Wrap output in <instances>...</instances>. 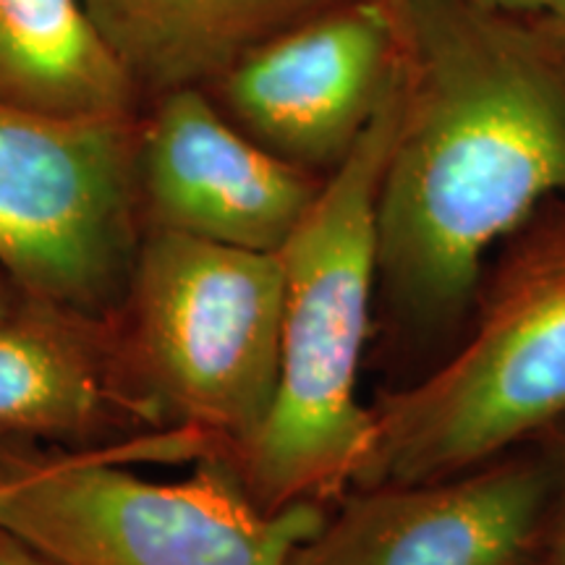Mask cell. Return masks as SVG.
Masks as SVG:
<instances>
[{
	"label": "cell",
	"instance_id": "cell-1",
	"mask_svg": "<svg viewBox=\"0 0 565 565\" xmlns=\"http://www.w3.org/2000/svg\"><path fill=\"white\" fill-rule=\"evenodd\" d=\"M398 118L377 196L366 366L414 383L469 322L492 252L565 194V51L536 17L391 0Z\"/></svg>",
	"mask_w": 565,
	"mask_h": 565
},
{
	"label": "cell",
	"instance_id": "cell-2",
	"mask_svg": "<svg viewBox=\"0 0 565 565\" xmlns=\"http://www.w3.org/2000/svg\"><path fill=\"white\" fill-rule=\"evenodd\" d=\"M398 118V71L349 158L278 252L286 278L280 372L259 433L223 458L263 511L333 505L364 461L372 408L359 401L377 273V196Z\"/></svg>",
	"mask_w": 565,
	"mask_h": 565
},
{
	"label": "cell",
	"instance_id": "cell-3",
	"mask_svg": "<svg viewBox=\"0 0 565 565\" xmlns=\"http://www.w3.org/2000/svg\"><path fill=\"white\" fill-rule=\"evenodd\" d=\"M223 458L192 427L0 454V532L58 565H288L330 505L263 511Z\"/></svg>",
	"mask_w": 565,
	"mask_h": 565
},
{
	"label": "cell",
	"instance_id": "cell-4",
	"mask_svg": "<svg viewBox=\"0 0 565 565\" xmlns=\"http://www.w3.org/2000/svg\"><path fill=\"white\" fill-rule=\"evenodd\" d=\"M370 408L351 487L461 475L565 419V194L492 252L448 356Z\"/></svg>",
	"mask_w": 565,
	"mask_h": 565
},
{
	"label": "cell",
	"instance_id": "cell-5",
	"mask_svg": "<svg viewBox=\"0 0 565 565\" xmlns=\"http://www.w3.org/2000/svg\"><path fill=\"white\" fill-rule=\"evenodd\" d=\"M286 278L278 252L145 231L118 315L139 383L171 427L231 458L259 433L280 372Z\"/></svg>",
	"mask_w": 565,
	"mask_h": 565
},
{
	"label": "cell",
	"instance_id": "cell-6",
	"mask_svg": "<svg viewBox=\"0 0 565 565\" xmlns=\"http://www.w3.org/2000/svg\"><path fill=\"white\" fill-rule=\"evenodd\" d=\"M139 113L0 105V278L21 299L118 320L145 238Z\"/></svg>",
	"mask_w": 565,
	"mask_h": 565
},
{
	"label": "cell",
	"instance_id": "cell-7",
	"mask_svg": "<svg viewBox=\"0 0 565 565\" xmlns=\"http://www.w3.org/2000/svg\"><path fill=\"white\" fill-rule=\"evenodd\" d=\"M398 71L391 0H333L238 55L204 92L267 152L330 175Z\"/></svg>",
	"mask_w": 565,
	"mask_h": 565
},
{
	"label": "cell",
	"instance_id": "cell-8",
	"mask_svg": "<svg viewBox=\"0 0 565 565\" xmlns=\"http://www.w3.org/2000/svg\"><path fill=\"white\" fill-rule=\"evenodd\" d=\"M547 490L542 437L454 477L351 487L288 565H513Z\"/></svg>",
	"mask_w": 565,
	"mask_h": 565
},
{
	"label": "cell",
	"instance_id": "cell-9",
	"mask_svg": "<svg viewBox=\"0 0 565 565\" xmlns=\"http://www.w3.org/2000/svg\"><path fill=\"white\" fill-rule=\"evenodd\" d=\"M137 173L145 231L254 252H280L328 179L259 147L202 87L145 103Z\"/></svg>",
	"mask_w": 565,
	"mask_h": 565
},
{
	"label": "cell",
	"instance_id": "cell-10",
	"mask_svg": "<svg viewBox=\"0 0 565 565\" xmlns=\"http://www.w3.org/2000/svg\"><path fill=\"white\" fill-rule=\"evenodd\" d=\"M166 427L118 320L26 299L0 320V454L97 448Z\"/></svg>",
	"mask_w": 565,
	"mask_h": 565
},
{
	"label": "cell",
	"instance_id": "cell-11",
	"mask_svg": "<svg viewBox=\"0 0 565 565\" xmlns=\"http://www.w3.org/2000/svg\"><path fill=\"white\" fill-rule=\"evenodd\" d=\"M145 103L204 87L238 55L333 0H82Z\"/></svg>",
	"mask_w": 565,
	"mask_h": 565
},
{
	"label": "cell",
	"instance_id": "cell-12",
	"mask_svg": "<svg viewBox=\"0 0 565 565\" xmlns=\"http://www.w3.org/2000/svg\"><path fill=\"white\" fill-rule=\"evenodd\" d=\"M0 105L129 116L141 110V97L82 0H0Z\"/></svg>",
	"mask_w": 565,
	"mask_h": 565
},
{
	"label": "cell",
	"instance_id": "cell-13",
	"mask_svg": "<svg viewBox=\"0 0 565 565\" xmlns=\"http://www.w3.org/2000/svg\"><path fill=\"white\" fill-rule=\"evenodd\" d=\"M540 437L550 456V490L532 540L513 565H565V419Z\"/></svg>",
	"mask_w": 565,
	"mask_h": 565
},
{
	"label": "cell",
	"instance_id": "cell-14",
	"mask_svg": "<svg viewBox=\"0 0 565 565\" xmlns=\"http://www.w3.org/2000/svg\"><path fill=\"white\" fill-rule=\"evenodd\" d=\"M0 565H58L51 557H45L38 550H32L17 536L0 532Z\"/></svg>",
	"mask_w": 565,
	"mask_h": 565
},
{
	"label": "cell",
	"instance_id": "cell-15",
	"mask_svg": "<svg viewBox=\"0 0 565 565\" xmlns=\"http://www.w3.org/2000/svg\"><path fill=\"white\" fill-rule=\"evenodd\" d=\"M461 3L477 6V9H487V11H505V13H521V17H534V13L547 11L555 0H461Z\"/></svg>",
	"mask_w": 565,
	"mask_h": 565
},
{
	"label": "cell",
	"instance_id": "cell-16",
	"mask_svg": "<svg viewBox=\"0 0 565 565\" xmlns=\"http://www.w3.org/2000/svg\"><path fill=\"white\" fill-rule=\"evenodd\" d=\"M534 17L550 34H553V40L565 51V0H555L547 11L534 13Z\"/></svg>",
	"mask_w": 565,
	"mask_h": 565
},
{
	"label": "cell",
	"instance_id": "cell-17",
	"mask_svg": "<svg viewBox=\"0 0 565 565\" xmlns=\"http://www.w3.org/2000/svg\"><path fill=\"white\" fill-rule=\"evenodd\" d=\"M19 301H21V296L13 291L11 282L0 278V320H3V317H9L13 309L19 307Z\"/></svg>",
	"mask_w": 565,
	"mask_h": 565
}]
</instances>
